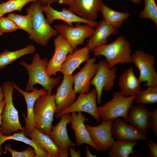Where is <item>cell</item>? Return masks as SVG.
<instances>
[{"label":"cell","mask_w":157,"mask_h":157,"mask_svg":"<svg viewBox=\"0 0 157 157\" xmlns=\"http://www.w3.org/2000/svg\"><path fill=\"white\" fill-rule=\"evenodd\" d=\"M49 60L45 58H41L39 53L34 54L30 64L23 60L19 61V64L25 67L29 75L28 83L25 91H32L35 84H38L43 87L48 93L52 94L53 89L57 86L61 79V76L51 77L48 74L46 68Z\"/></svg>","instance_id":"6da1fadb"},{"label":"cell","mask_w":157,"mask_h":157,"mask_svg":"<svg viewBox=\"0 0 157 157\" xmlns=\"http://www.w3.org/2000/svg\"><path fill=\"white\" fill-rule=\"evenodd\" d=\"M132 51L131 43L124 36L121 35L113 42L96 48L91 51L94 57H105L108 66L110 69L119 63H131Z\"/></svg>","instance_id":"7a4b0ae2"},{"label":"cell","mask_w":157,"mask_h":157,"mask_svg":"<svg viewBox=\"0 0 157 157\" xmlns=\"http://www.w3.org/2000/svg\"><path fill=\"white\" fill-rule=\"evenodd\" d=\"M42 7L38 1L33 2L26 10L27 14L31 16L32 22L33 34L28 38L37 44L44 47L47 45L52 37L57 35L58 32L47 22Z\"/></svg>","instance_id":"3957f363"},{"label":"cell","mask_w":157,"mask_h":157,"mask_svg":"<svg viewBox=\"0 0 157 157\" xmlns=\"http://www.w3.org/2000/svg\"><path fill=\"white\" fill-rule=\"evenodd\" d=\"M1 87L5 103L2 113V122L0 127L1 133L8 136L11 135L12 133L20 131L26 133L25 128L22 127L19 122L18 111L13 104V94L14 89L12 83L4 82Z\"/></svg>","instance_id":"277c9868"},{"label":"cell","mask_w":157,"mask_h":157,"mask_svg":"<svg viewBox=\"0 0 157 157\" xmlns=\"http://www.w3.org/2000/svg\"><path fill=\"white\" fill-rule=\"evenodd\" d=\"M136 95L126 97L121 91L114 92L112 99L101 106H97L98 113L102 121L114 120L122 117L127 123L129 111L135 101Z\"/></svg>","instance_id":"5b68a950"},{"label":"cell","mask_w":157,"mask_h":157,"mask_svg":"<svg viewBox=\"0 0 157 157\" xmlns=\"http://www.w3.org/2000/svg\"><path fill=\"white\" fill-rule=\"evenodd\" d=\"M54 97L55 94L48 92L40 97L33 109L35 127L49 136L56 108Z\"/></svg>","instance_id":"8992f818"},{"label":"cell","mask_w":157,"mask_h":157,"mask_svg":"<svg viewBox=\"0 0 157 157\" xmlns=\"http://www.w3.org/2000/svg\"><path fill=\"white\" fill-rule=\"evenodd\" d=\"M132 63L139 70V80L145 87L157 86V73L154 67L155 56L141 50L131 55Z\"/></svg>","instance_id":"52a82bcc"},{"label":"cell","mask_w":157,"mask_h":157,"mask_svg":"<svg viewBox=\"0 0 157 157\" xmlns=\"http://www.w3.org/2000/svg\"><path fill=\"white\" fill-rule=\"evenodd\" d=\"M77 23L75 26H70L67 24H57L54 27L58 32L69 42L75 50L78 46L84 43L85 40L89 38L93 34L95 27L91 25Z\"/></svg>","instance_id":"ba28073f"},{"label":"cell","mask_w":157,"mask_h":157,"mask_svg":"<svg viewBox=\"0 0 157 157\" xmlns=\"http://www.w3.org/2000/svg\"><path fill=\"white\" fill-rule=\"evenodd\" d=\"M98 64L97 70L91 81V84L94 86L97 91V102L101 105L103 90L110 91L113 88L117 76V68L115 67L109 68L105 60H100Z\"/></svg>","instance_id":"9c48e42d"},{"label":"cell","mask_w":157,"mask_h":157,"mask_svg":"<svg viewBox=\"0 0 157 157\" xmlns=\"http://www.w3.org/2000/svg\"><path fill=\"white\" fill-rule=\"evenodd\" d=\"M97 94L94 88L88 93L80 94L73 103L69 106L57 113L55 115L56 119H58L63 115L74 112L87 113L99 123L101 119L98 113L97 105Z\"/></svg>","instance_id":"30bf717a"},{"label":"cell","mask_w":157,"mask_h":157,"mask_svg":"<svg viewBox=\"0 0 157 157\" xmlns=\"http://www.w3.org/2000/svg\"><path fill=\"white\" fill-rule=\"evenodd\" d=\"M71 120L70 113H65L60 117V121L56 125L51 126L49 136L60 149V157H68V147L74 148L76 145L70 140L67 132V125Z\"/></svg>","instance_id":"8fae6325"},{"label":"cell","mask_w":157,"mask_h":157,"mask_svg":"<svg viewBox=\"0 0 157 157\" xmlns=\"http://www.w3.org/2000/svg\"><path fill=\"white\" fill-rule=\"evenodd\" d=\"M54 44V53L49 60L46 68L47 73L50 77L56 76L58 72H61L62 64L67 55L74 51L69 42L60 34L55 38Z\"/></svg>","instance_id":"7c38bea8"},{"label":"cell","mask_w":157,"mask_h":157,"mask_svg":"<svg viewBox=\"0 0 157 157\" xmlns=\"http://www.w3.org/2000/svg\"><path fill=\"white\" fill-rule=\"evenodd\" d=\"M113 121H102L96 126L85 125L92 141L102 151L108 150L114 141L111 133Z\"/></svg>","instance_id":"4fadbf2b"},{"label":"cell","mask_w":157,"mask_h":157,"mask_svg":"<svg viewBox=\"0 0 157 157\" xmlns=\"http://www.w3.org/2000/svg\"><path fill=\"white\" fill-rule=\"evenodd\" d=\"M74 75H63L61 83L56 89L55 94L56 105L55 113H57L67 108L75 101L76 94L73 87Z\"/></svg>","instance_id":"5bb4252c"},{"label":"cell","mask_w":157,"mask_h":157,"mask_svg":"<svg viewBox=\"0 0 157 157\" xmlns=\"http://www.w3.org/2000/svg\"><path fill=\"white\" fill-rule=\"evenodd\" d=\"M96 57L90 59L80 71L74 75V90L77 93L90 92L91 81L97 69L98 63H95Z\"/></svg>","instance_id":"9a60e30c"},{"label":"cell","mask_w":157,"mask_h":157,"mask_svg":"<svg viewBox=\"0 0 157 157\" xmlns=\"http://www.w3.org/2000/svg\"><path fill=\"white\" fill-rule=\"evenodd\" d=\"M42 11L46 15V19L50 25L56 20L63 21L70 26H74V23H83L87 24L95 27L98 23L96 21L88 20L78 16L71 12L68 8H64L60 11L53 8L50 4L42 6Z\"/></svg>","instance_id":"2e32d148"},{"label":"cell","mask_w":157,"mask_h":157,"mask_svg":"<svg viewBox=\"0 0 157 157\" xmlns=\"http://www.w3.org/2000/svg\"><path fill=\"white\" fill-rule=\"evenodd\" d=\"M12 83L14 89L23 95L26 101L27 107V115L25 117L24 114L23 116L25 122L26 126L24 128L27 135L31 129L35 127V126L33 115V109L35 102L40 97L48 92L43 88L38 89L36 87H34L31 92H28L21 89L13 81Z\"/></svg>","instance_id":"e0dca14e"},{"label":"cell","mask_w":157,"mask_h":157,"mask_svg":"<svg viewBox=\"0 0 157 157\" xmlns=\"http://www.w3.org/2000/svg\"><path fill=\"white\" fill-rule=\"evenodd\" d=\"M111 133L114 138L118 140L136 141L147 140L148 139L146 136L143 135L132 125L128 124L120 117L113 120Z\"/></svg>","instance_id":"ac0fdd59"},{"label":"cell","mask_w":157,"mask_h":157,"mask_svg":"<svg viewBox=\"0 0 157 157\" xmlns=\"http://www.w3.org/2000/svg\"><path fill=\"white\" fill-rule=\"evenodd\" d=\"M103 3V0H74L69 5L68 9L82 18L94 21Z\"/></svg>","instance_id":"d6986e66"},{"label":"cell","mask_w":157,"mask_h":157,"mask_svg":"<svg viewBox=\"0 0 157 157\" xmlns=\"http://www.w3.org/2000/svg\"><path fill=\"white\" fill-rule=\"evenodd\" d=\"M70 122L71 127L74 131L76 141V145L78 147L86 144L91 146L97 151H101L92 141L89 133L85 127L84 122L86 118L82 112L71 113Z\"/></svg>","instance_id":"ffe728a7"},{"label":"cell","mask_w":157,"mask_h":157,"mask_svg":"<svg viewBox=\"0 0 157 157\" xmlns=\"http://www.w3.org/2000/svg\"><path fill=\"white\" fill-rule=\"evenodd\" d=\"M118 29L106 22L103 19L98 23L94 32L89 38L86 46L90 51L94 49L106 44L108 38L116 34Z\"/></svg>","instance_id":"44dd1931"},{"label":"cell","mask_w":157,"mask_h":157,"mask_svg":"<svg viewBox=\"0 0 157 157\" xmlns=\"http://www.w3.org/2000/svg\"><path fill=\"white\" fill-rule=\"evenodd\" d=\"M90 52L85 46L76 49L73 53L68 54L62 64L61 72L63 75H72L82 63L87 62L90 59Z\"/></svg>","instance_id":"7402d4cb"},{"label":"cell","mask_w":157,"mask_h":157,"mask_svg":"<svg viewBox=\"0 0 157 157\" xmlns=\"http://www.w3.org/2000/svg\"><path fill=\"white\" fill-rule=\"evenodd\" d=\"M149 111L144 105H133L128 115L127 123L134 126L140 132L146 136L149 128L148 117Z\"/></svg>","instance_id":"603a6c76"},{"label":"cell","mask_w":157,"mask_h":157,"mask_svg":"<svg viewBox=\"0 0 157 157\" xmlns=\"http://www.w3.org/2000/svg\"><path fill=\"white\" fill-rule=\"evenodd\" d=\"M140 83L134 74L133 67L131 66L120 76L118 86L122 94L128 97L136 95L139 92Z\"/></svg>","instance_id":"cb8c5ba5"},{"label":"cell","mask_w":157,"mask_h":157,"mask_svg":"<svg viewBox=\"0 0 157 157\" xmlns=\"http://www.w3.org/2000/svg\"><path fill=\"white\" fill-rule=\"evenodd\" d=\"M27 136L38 146L45 150L50 157H60V149L48 135L33 127Z\"/></svg>","instance_id":"d4e9b609"},{"label":"cell","mask_w":157,"mask_h":157,"mask_svg":"<svg viewBox=\"0 0 157 157\" xmlns=\"http://www.w3.org/2000/svg\"><path fill=\"white\" fill-rule=\"evenodd\" d=\"M25 132L20 131L19 132L15 133L12 135L4 136L1 133L0 128V156L3 153L2 144L7 140H13L23 142L32 146L35 151L36 157H50L45 150L38 146L31 139L27 138Z\"/></svg>","instance_id":"484cf974"},{"label":"cell","mask_w":157,"mask_h":157,"mask_svg":"<svg viewBox=\"0 0 157 157\" xmlns=\"http://www.w3.org/2000/svg\"><path fill=\"white\" fill-rule=\"evenodd\" d=\"M139 144L136 141H127L117 140L114 141L108 151L109 157H128L130 154L134 155L137 151L133 149Z\"/></svg>","instance_id":"4316f807"},{"label":"cell","mask_w":157,"mask_h":157,"mask_svg":"<svg viewBox=\"0 0 157 157\" xmlns=\"http://www.w3.org/2000/svg\"><path fill=\"white\" fill-rule=\"evenodd\" d=\"M99 12L103 15V19L108 24L118 29L121 27L124 22L130 16L129 13L115 11L103 3L101 5Z\"/></svg>","instance_id":"83f0119b"},{"label":"cell","mask_w":157,"mask_h":157,"mask_svg":"<svg viewBox=\"0 0 157 157\" xmlns=\"http://www.w3.org/2000/svg\"><path fill=\"white\" fill-rule=\"evenodd\" d=\"M35 51V48L32 45H28L25 48L15 51L5 50L0 53V69L4 67L22 56L32 54Z\"/></svg>","instance_id":"f1b7e54d"},{"label":"cell","mask_w":157,"mask_h":157,"mask_svg":"<svg viewBox=\"0 0 157 157\" xmlns=\"http://www.w3.org/2000/svg\"><path fill=\"white\" fill-rule=\"evenodd\" d=\"M7 17L11 19L20 29L26 31L31 36L33 34L32 19L31 16L19 15L12 13H9Z\"/></svg>","instance_id":"f546056e"},{"label":"cell","mask_w":157,"mask_h":157,"mask_svg":"<svg viewBox=\"0 0 157 157\" xmlns=\"http://www.w3.org/2000/svg\"><path fill=\"white\" fill-rule=\"evenodd\" d=\"M135 101L138 104H153L157 103V86H149L137 94Z\"/></svg>","instance_id":"4dcf8cb0"},{"label":"cell","mask_w":157,"mask_h":157,"mask_svg":"<svg viewBox=\"0 0 157 157\" xmlns=\"http://www.w3.org/2000/svg\"><path fill=\"white\" fill-rule=\"evenodd\" d=\"M38 1L39 0H8L1 3H0V17L15 11L21 12L23 7L28 3Z\"/></svg>","instance_id":"1f68e13d"},{"label":"cell","mask_w":157,"mask_h":157,"mask_svg":"<svg viewBox=\"0 0 157 157\" xmlns=\"http://www.w3.org/2000/svg\"><path fill=\"white\" fill-rule=\"evenodd\" d=\"M144 7L140 14L142 19L151 20L157 27V6L156 0H144Z\"/></svg>","instance_id":"d6a6232c"},{"label":"cell","mask_w":157,"mask_h":157,"mask_svg":"<svg viewBox=\"0 0 157 157\" xmlns=\"http://www.w3.org/2000/svg\"><path fill=\"white\" fill-rule=\"evenodd\" d=\"M5 150L3 152V153L6 154L8 151L10 153L13 157H36L35 151L30 145L21 151L13 149L11 148V144H5Z\"/></svg>","instance_id":"836d02e7"},{"label":"cell","mask_w":157,"mask_h":157,"mask_svg":"<svg viewBox=\"0 0 157 157\" xmlns=\"http://www.w3.org/2000/svg\"><path fill=\"white\" fill-rule=\"evenodd\" d=\"M19 29L15 24L8 17H0V36L5 33H10Z\"/></svg>","instance_id":"e575fe53"},{"label":"cell","mask_w":157,"mask_h":157,"mask_svg":"<svg viewBox=\"0 0 157 157\" xmlns=\"http://www.w3.org/2000/svg\"><path fill=\"white\" fill-rule=\"evenodd\" d=\"M149 128L152 130L155 135L157 136V109L149 111L148 117Z\"/></svg>","instance_id":"d590c367"},{"label":"cell","mask_w":157,"mask_h":157,"mask_svg":"<svg viewBox=\"0 0 157 157\" xmlns=\"http://www.w3.org/2000/svg\"><path fill=\"white\" fill-rule=\"evenodd\" d=\"M147 145L150 151L149 156L157 157V144L155 142L150 140L149 141Z\"/></svg>","instance_id":"8d00e7d4"},{"label":"cell","mask_w":157,"mask_h":157,"mask_svg":"<svg viewBox=\"0 0 157 157\" xmlns=\"http://www.w3.org/2000/svg\"><path fill=\"white\" fill-rule=\"evenodd\" d=\"M5 103L4 94L1 86H0V126L2 124V113L4 108Z\"/></svg>","instance_id":"74e56055"},{"label":"cell","mask_w":157,"mask_h":157,"mask_svg":"<svg viewBox=\"0 0 157 157\" xmlns=\"http://www.w3.org/2000/svg\"><path fill=\"white\" fill-rule=\"evenodd\" d=\"M68 150L69 155L71 157H81V153L80 150L79 149L78 151H76L74 148L71 147H68Z\"/></svg>","instance_id":"f35d334b"},{"label":"cell","mask_w":157,"mask_h":157,"mask_svg":"<svg viewBox=\"0 0 157 157\" xmlns=\"http://www.w3.org/2000/svg\"><path fill=\"white\" fill-rule=\"evenodd\" d=\"M59 0H39L42 6L58 3Z\"/></svg>","instance_id":"ab89813d"},{"label":"cell","mask_w":157,"mask_h":157,"mask_svg":"<svg viewBox=\"0 0 157 157\" xmlns=\"http://www.w3.org/2000/svg\"><path fill=\"white\" fill-rule=\"evenodd\" d=\"M86 149L85 155L86 157H96L97 155L96 154H92L90 152L88 145L87 144L85 147Z\"/></svg>","instance_id":"60d3db41"},{"label":"cell","mask_w":157,"mask_h":157,"mask_svg":"<svg viewBox=\"0 0 157 157\" xmlns=\"http://www.w3.org/2000/svg\"><path fill=\"white\" fill-rule=\"evenodd\" d=\"M74 0H59L58 3L60 5H69Z\"/></svg>","instance_id":"b9f144b4"},{"label":"cell","mask_w":157,"mask_h":157,"mask_svg":"<svg viewBox=\"0 0 157 157\" xmlns=\"http://www.w3.org/2000/svg\"><path fill=\"white\" fill-rule=\"evenodd\" d=\"M130 1L133 3L134 4H139L142 0H129Z\"/></svg>","instance_id":"7bdbcfd3"}]
</instances>
